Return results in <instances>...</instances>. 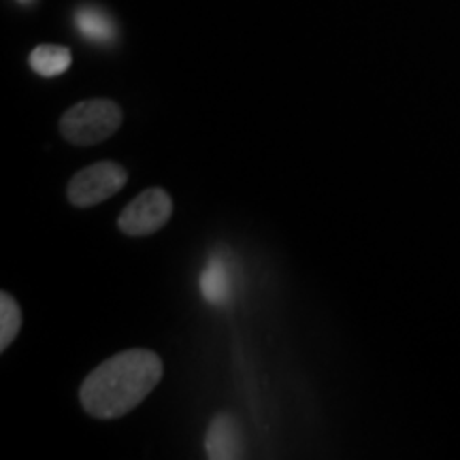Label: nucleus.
Masks as SVG:
<instances>
[{
    "instance_id": "obj_5",
    "label": "nucleus",
    "mask_w": 460,
    "mask_h": 460,
    "mask_svg": "<svg viewBox=\"0 0 460 460\" xmlns=\"http://www.w3.org/2000/svg\"><path fill=\"white\" fill-rule=\"evenodd\" d=\"M199 290L200 296L214 307H226V305L233 303L234 275L228 256L217 254V252L211 254L207 267L200 271Z\"/></svg>"
},
{
    "instance_id": "obj_2",
    "label": "nucleus",
    "mask_w": 460,
    "mask_h": 460,
    "mask_svg": "<svg viewBox=\"0 0 460 460\" xmlns=\"http://www.w3.org/2000/svg\"><path fill=\"white\" fill-rule=\"evenodd\" d=\"M122 109L109 99L82 101L60 118V135L73 146H99L122 126Z\"/></svg>"
},
{
    "instance_id": "obj_7",
    "label": "nucleus",
    "mask_w": 460,
    "mask_h": 460,
    "mask_svg": "<svg viewBox=\"0 0 460 460\" xmlns=\"http://www.w3.org/2000/svg\"><path fill=\"white\" fill-rule=\"evenodd\" d=\"M75 31L94 45H111L118 39L115 20L99 4H82L73 15Z\"/></svg>"
},
{
    "instance_id": "obj_4",
    "label": "nucleus",
    "mask_w": 460,
    "mask_h": 460,
    "mask_svg": "<svg viewBox=\"0 0 460 460\" xmlns=\"http://www.w3.org/2000/svg\"><path fill=\"white\" fill-rule=\"evenodd\" d=\"M172 200L163 188H149L135 197L118 217V228L128 237H147L169 222Z\"/></svg>"
},
{
    "instance_id": "obj_8",
    "label": "nucleus",
    "mask_w": 460,
    "mask_h": 460,
    "mask_svg": "<svg viewBox=\"0 0 460 460\" xmlns=\"http://www.w3.org/2000/svg\"><path fill=\"white\" fill-rule=\"evenodd\" d=\"M71 62V49L65 48V45H39L28 58V65H31L32 71L45 79L60 77L62 73L68 71Z\"/></svg>"
},
{
    "instance_id": "obj_10",
    "label": "nucleus",
    "mask_w": 460,
    "mask_h": 460,
    "mask_svg": "<svg viewBox=\"0 0 460 460\" xmlns=\"http://www.w3.org/2000/svg\"><path fill=\"white\" fill-rule=\"evenodd\" d=\"M15 3H20L22 7H31V4L37 3V0H15Z\"/></svg>"
},
{
    "instance_id": "obj_3",
    "label": "nucleus",
    "mask_w": 460,
    "mask_h": 460,
    "mask_svg": "<svg viewBox=\"0 0 460 460\" xmlns=\"http://www.w3.org/2000/svg\"><path fill=\"white\" fill-rule=\"evenodd\" d=\"M126 181H128V172L122 164L101 160V163L75 172L68 183L66 197L77 209H88V207L105 203L107 199L118 194L126 186Z\"/></svg>"
},
{
    "instance_id": "obj_1",
    "label": "nucleus",
    "mask_w": 460,
    "mask_h": 460,
    "mask_svg": "<svg viewBox=\"0 0 460 460\" xmlns=\"http://www.w3.org/2000/svg\"><path fill=\"white\" fill-rule=\"evenodd\" d=\"M164 376L163 360L152 349H124L101 362L79 388L84 410L96 420H118L146 401Z\"/></svg>"
},
{
    "instance_id": "obj_6",
    "label": "nucleus",
    "mask_w": 460,
    "mask_h": 460,
    "mask_svg": "<svg viewBox=\"0 0 460 460\" xmlns=\"http://www.w3.org/2000/svg\"><path fill=\"white\" fill-rule=\"evenodd\" d=\"M205 450L211 460H234L243 456V435L237 418L220 413L209 422Z\"/></svg>"
},
{
    "instance_id": "obj_9",
    "label": "nucleus",
    "mask_w": 460,
    "mask_h": 460,
    "mask_svg": "<svg viewBox=\"0 0 460 460\" xmlns=\"http://www.w3.org/2000/svg\"><path fill=\"white\" fill-rule=\"evenodd\" d=\"M22 322H24V315H22L20 305L13 296L3 292L0 295V352H4L13 343L22 329Z\"/></svg>"
}]
</instances>
